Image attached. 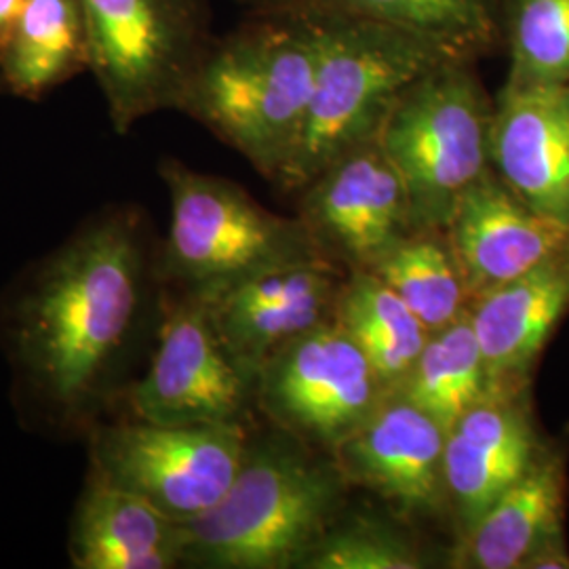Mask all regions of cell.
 Wrapping results in <instances>:
<instances>
[{"instance_id":"6da1fadb","label":"cell","mask_w":569,"mask_h":569,"mask_svg":"<svg viewBox=\"0 0 569 569\" xmlns=\"http://www.w3.org/2000/svg\"><path fill=\"white\" fill-rule=\"evenodd\" d=\"M159 249L138 204H106L2 289L0 355L21 427L84 441L121 413L163 319Z\"/></svg>"},{"instance_id":"7a4b0ae2","label":"cell","mask_w":569,"mask_h":569,"mask_svg":"<svg viewBox=\"0 0 569 569\" xmlns=\"http://www.w3.org/2000/svg\"><path fill=\"white\" fill-rule=\"evenodd\" d=\"M319 58L321 23L310 11H247L213 39L178 110L272 182L300 131Z\"/></svg>"},{"instance_id":"3957f363","label":"cell","mask_w":569,"mask_h":569,"mask_svg":"<svg viewBox=\"0 0 569 569\" xmlns=\"http://www.w3.org/2000/svg\"><path fill=\"white\" fill-rule=\"evenodd\" d=\"M321 453L279 428L251 432L224 498L183 523V568L300 569L342 515L350 488Z\"/></svg>"},{"instance_id":"277c9868","label":"cell","mask_w":569,"mask_h":569,"mask_svg":"<svg viewBox=\"0 0 569 569\" xmlns=\"http://www.w3.org/2000/svg\"><path fill=\"white\" fill-rule=\"evenodd\" d=\"M312 16L321 23V58L300 131L270 182L293 197L346 152L376 140L409 82L456 58L385 23Z\"/></svg>"},{"instance_id":"5b68a950","label":"cell","mask_w":569,"mask_h":569,"mask_svg":"<svg viewBox=\"0 0 569 569\" xmlns=\"http://www.w3.org/2000/svg\"><path fill=\"white\" fill-rule=\"evenodd\" d=\"M493 100L477 61L448 58L407 84L378 131L401 173L416 228L443 230L462 194L489 169Z\"/></svg>"},{"instance_id":"8992f818","label":"cell","mask_w":569,"mask_h":569,"mask_svg":"<svg viewBox=\"0 0 569 569\" xmlns=\"http://www.w3.org/2000/svg\"><path fill=\"white\" fill-rule=\"evenodd\" d=\"M171 224L159 249L164 289L207 293L264 266L321 256L298 216L258 203L241 183L164 157Z\"/></svg>"},{"instance_id":"52a82bcc","label":"cell","mask_w":569,"mask_h":569,"mask_svg":"<svg viewBox=\"0 0 569 569\" xmlns=\"http://www.w3.org/2000/svg\"><path fill=\"white\" fill-rule=\"evenodd\" d=\"M91 68L108 117L124 136L183 89L216 39L209 0H81Z\"/></svg>"},{"instance_id":"ba28073f","label":"cell","mask_w":569,"mask_h":569,"mask_svg":"<svg viewBox=\"0 0 569 569\" xmlns=\"http://www.w3.org/2000/svg\"><path fill=\"white\" fill-rule=\"evenodd\" d=\"M249 425L164 427L114 416L84 443L89 470L188 523L213 509L243 465Z\"/></svg>"},{"instance_id":"9c48e42d","label":"cell","mask_w":569,"mask_h":569,"mask_svg":"<svg viewBox=\"0 0 569 569\" xmlns=\"http://www.w3.org/2000/svg\"><path fill=\"white\" fill-rule=\"evenodd\" d=\"M122 409L164 427L249 425L256 385L228 352L201 296L164 289L157 342Z\"/></svg>"},{"instance_id":"30bf717a","label":"cell","mask_w":569,"mask_h":569,"mask_svg":"<svg viewBox=\"0 0 569 569\" xmlns=\"http://www.w3.org/2000/svg\"><path fill=\"white\" fill-rule=\"evenodd\" d=\"M388 395L376 367L336 319L289 340L256 373L258 411L329 456Z\"/></svg>"},{"instance_id":"8fae6325","label":"cell","mask_w":569,"mask_h":569,"mask_svg":"<svg viewBox=\"0 0 569 569\" xmlns=\"http://www.w3.org/2000/svg\"><path fill=\"white\" fill-rule=\"evenodd\" d=\"M317 251L350 270H369L416 228L406 182L378 138L326 167L296 194Z\"/></svg>"},{"instance_id":"7c38bea8","label":"cell","mask_w":569,"mask_h":569,"mask_svg":"<svg viewBox=\"0 0 569 569\" xmlns=\"http://www.w3.org/2000/svg\"><path fill=\"white\" fill-rule=\"evenodd\" d=\"M346 277V268L323 256H306L197 296L228 352L256 385L258 369L274 350L336 319Z\"/></svg>"},{"instance_id":"4fadbf2b","label":"cell","mask_w":569,"mask_h":569,"mask_svg":"<svg viewBox=\"0 0 569 569\" xmlns=\"http://www.w3.org/2000/svg\"><path fill=\"white\" fill-rule=\"evenodd\" d=\"M446 428L422 407L392 392L331 453L350 488H363L399 517L448 510Z\"/></svg>"},{"instance_id":"5bb4252c","label":"cell","mask_w":569,"mask_h":569,"mask_svg":"<svg viewBox=\"0 0 569 569\" xmlns=\"http://www.w3.org/2000/svg\"><path fill=\"white\" fill-rule=\"evenodd\" d=\"M489 167L533 211L569 224V84L505 81L493 100Z\"/></svg>"},{"instance_id":"9a60e30c","label":"cell","mask_w":569,"mask_h":569,"mask_svg":"<svg viewBox=\"0 0 569 569\" xmlns=\"http://www.w3.org/2000/svg\"><path fill=\"white\" fill-rule=\"evenodd\" d=\"M443 230L470 300L569 253V224L533 211L491 169L462 194Z\"/></svg>"},{"instance_id":"2e32d148","label":"cell","mask_w":569,"mask_h":569,"mask_svg":"<svg viewBox=\"0 0 569 569\" xmlns=\"http://www.w3.org/2000/svg\"><path fill=\"white\" fill-rule=\"evenodd\" d=\"M528 390H493L446 432V496L458 533L519 481L542 453Z\"/></svg>"},{"instance_id":"e0dca14e","label":"cell","mask_w":569,"mask_h":569,"mask_svg":"<svg viewBox=\"0 0 569 569\" xmlns=\"http://www.w3.org/2000/svg\"><path fill=\"white\" fill-rule=\"evenodd\" d=\"M569 312V253L498 284L468 305L491 392L528 390L552 331Z\"/></svg>"},{"instance_id":"ac0fdd59","label":"cell","mask_w":569,"mask_h":569,"mask_svg":"<svg viewBox=\"0 0 569 569\" xmlns=\"http://www.w3.org/2000/svg\"><path fill=\"white\" fill-rule=\"evenodd\" d=\"M183 523L87 470L68 529L72 568H183Z\"/></svg>"},{"instance_id":"d6986e66","label":"cell","mask_w":569,"mask_h":569,"mask_svg":"<svg viewBox=\"0 0 569 569\" xmlns=\"http://www.w3.org/2000/svg\"><path fill=\"white\" fill-rule=\"evenodd\" d=\"M566 493V458L545 448L519 481L458 533L449 568H523L533 550L563 533Z\"/></svg>"},{"instance_id":"ffe728a7","label":"cell","mask_w":569,"mask_h":569,"mask_svg":"<svg viewBox=\"0 0 569 569\" xmlns=\"http://www.w3.org/2000/svg\"><path fill=\"white\" fill-rule=\"evenodd\" d=\"M91 68V47L81 0H26L0 44V87L39 102Z\"/></svg>"},{"instance_id":"44dd1931","label":"cell","mask_w":569,"mask_h":569,"mask_svg":"<svg viewBox=\"0 0 569 569\" xmlns=\"http://www.w3.org/2000/svg\"><path fill=\"white\" fill-rule=\"evenodd\" d=\"M319 16L376 21L479 61L502 47L500 0H296Z\"/></svg>"},{"instance_id":"7402d4cb","label":"cell","mask_w":569,"mask_h":569,"mask_svg":"<svg viewBox=\"0 0 569 569\" xmlns=\"http://www.w3.org/2000/svg\"><path fill=\"white\" fill-rule=\"evenodd\" d=\"M336 323L366 352L390 392L403 387L430 338L422 321L371 270L348 272Z\"/></svg>"},{"instance_id":"603a6c76","label":"cell","mask_w":569,"mask_h":569,"mask_svg":"<svg viewBox=\"0 0 569 569\" xmlns=\"http://www.w3.org/2000/svg\"><path fill=\"white\" fill-rule=\"evenodd\" d=\"M369 270L406 302L430 333L456 321L470 305L446 230H413Z\"/></svg>"},{"instance_id":"cb8c5ba5","label":"cell","mask_w":569,"mask_h":569,"mask_svg":"<svg viewBox=\"0 0 569 569\" xmlns=\"http://www.w3.org/2000/svg\"><path fill=\"white\" fill-rule=\"evenodd\" d=\"M448 430L467 409L491 392L488 366L468 310L432 331L403 387L397 390Z\"/></svg>"},{"instance_id":"d4e9b609","label":"cell","mask_w":569,"mask_h":569,"mask_svg":"<svg viewBox=\"0 0 569 569\" xmlns=\"http://www.w3.org/2000/svg\"><path fill=\"white\" fill-rule=\"evenodd\" d=\"M507 81L569 84V0H500Z\"/></svg>"},{"instance_id":"484cf974","label":"cell","mask_w":569,"mask_h":569,"mask_svg":"<svg viewBox=\"0 0 569 569\" xmlns=\"http://www.w3.org/2000/svg\"><path fill=\"white\" fill-rule=\"evenodd\" d=\"M427 557L407 536L382 517H338L300 569H422Z\"/></svg>"},{"instance_id":"4316f807","label":"cell","mask_w":569,"mask_h":569,"mask_svg":"<svg viewBox=\"0 0 569 569\" xmlns=\"http://www.w3.org/2000/svg\"><path fill=\"white\" fill-rule=\"evenodd\" d=\"M521 569H569V550L566 536H555L533 550Z\"/></svg>"},{"instance_id":"83f0119b","label":"cell","mask_w":569,"mask_h":569,"mask_svg":"<svg viewBox=\"0 0 569 569\" xmlns=\"http://www.w3.org/2000/svg\"><path fill=\"white\" fill-rule=\"evenodd\" d=\"M26 0H0V44L7 39L11 26L18 20Z\"/></svg>"},{"instance_id":"f1b7e54d","label":"cell","mask_w":569,"mask_h":569,"mask_svg":"<svg viewBox=\"0 0 569 569\" xmlns=\"http://www.w3.org/2000/svg\"><path fill=\"white\" fill-rule=\"evenodd\" d=\"M239 4H243L247 11H266V9H281L289 7L296 0H237Z\"/></svg>"}]
</instances>
